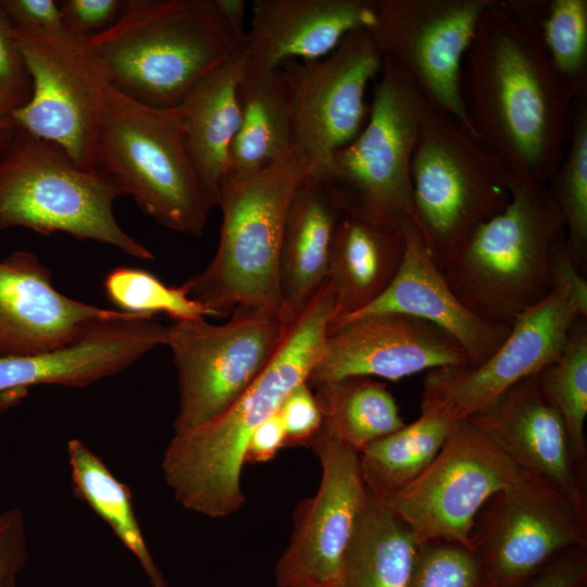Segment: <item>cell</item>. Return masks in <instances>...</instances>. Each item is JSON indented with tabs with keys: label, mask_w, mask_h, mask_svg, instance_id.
<instances>
[{
	"label": "cell",
	"mask_w": 587,
	"mask_h": 587,
	"mask_svg": "<svg viewBox=\"0 0 587 587\" xmlns=\"http://www.w3.org/2000/svg\"><path fill=\"white\" fill-rule=\"evenodd\" d=\"M313 387L321 429L358 453L405 424L387 386L372 377H347Z\"/></svg>",
	"instance_id": "31"
},
{
	"label": "cell",
	"mask_w": 587,
	"mask_h": 587,
	"mask_svg": "<svg viewBox=\"0 0 587 587\" xmlns=\"http://www.w3.org/2000/svg\"><path fill=\"white\" fill-rule=\"evenodd\" d=\"M126 1H59L64 28L84 36H93L111 27L121 16Z\"/></svg>",
	"instance_id": "40"
},
{
	"label": "cell",
	"mask_w": 587,
	"mask_h": 587,
	"mask_svg": "<svg viewBox=\"0 0 587 587\" xmlns=\"http://www.w3.org/2000/svg\"><path fill=\"white\" fill-rule=\"evenodd\" d=\"M240 123L225 179H243L294 155L283 68L247 71L238 87Z\"/></svg>",
	"instance_id": "27"
},
{
	"label": "cell",
	"mask_w": 587,
	"mask_h": 587,
	"mask_svg": "<svg viewBox=\"0 0 587 587\" xmlns=\"http://www.w3.org/2000/svg\"><path fill=\"white\" fill-rule=\"evenodd\" d=\"M247 72L242 45L172 107L211 209L217 207L240 123L238 87Z\"/></svg>",
	"instance_id": "24"
},
{
	"label": "cell",
	"mask_w": 587,
	"mask_h": 587,
	"mask_svg": "<svg viewBox=\"0 0 587 587\" xmlns=\"http://www.w3.org/2000/svg\"><path fill=\"white\" fill-rule=\"evenodd\" d=\"M528 24L574 100L587 99V0H504Z\"/></svg>",
	"instance_id": "32"
},
{
	"label": "cell",
	"mask_w": 587,
	"mask_h": 587,
	"mask_svg": "<svg viewBox=\"0 0 587 587\" xmlns=\"http://www.w3.org/2000/svg\"><path fill=\"white\" fill-rule=\"evenodd\" d=\"M10 587H17V586H16V582L13 583V584H11Z\"/></svg>",
	"instance_id": "47"
},
{
	"label": "cell",
	"mask_w": 587,
	"mask_h": 587,
	"mask_svg": "<svg viewBox=\"0 0 587 587\" xmlns=\"http://www.w3.org/2000/svg\"><path fill=\"white\" fill-rule=\"evenodd\" d=\"M482 511L472 544L492 587H523L587 547V515L542 480L501 491Z\"/></svg>",
	"instance_id": "16"
},
{
	"label": "cell",
	"mask_w": 587,
	"mask_h": 587,
	"mask_svg": "<svg viewBox=\"0 0 587 587\" xmlns=\"http://www.w3.org/2000/svg\"><path fill=\"white\" fill-rule=\"evenodd\" d=\"M403 232V259L391 284L367 308L342 320L382 312L421 319L455 339L465 350L470 367L482 364L504 341L512 327L484 321L470 311L446 283L416 226L410 223Z\"/></svg>",
	"instance_id": "23"
},
{
	"label": "cell",
	"mask_w": 587,
	"mask_h": 587,
	"mask_svg": "<svg viewBox=\"0 0 587 587\" xmlns=\"http://www.w3.org/2000/svg\"><path fill=\"white\" fill-rule=\"evenodd\" d=\"M285 433V447L310 446L322 426V414L308 382L294 388L278 409Z\"/></svg>",
	"instance_id": "38"
},
{
	"label": "cell",
	"mask_w": 587,
	"mask_h": 587,
	"mask_svg": "<svg viewBox=\"0 0 587 587\" xmlns=\"http://www.w3.org/2000/svg\"><path fill=\"white\" fill-rule=\"evenodd\" d=\"M407 587H492L477 553L447 541L420 545Z\"/></svg>",
	"instance_id": "36"
},
{
	"label": "cell",
	"mask_w": 587,
	"mask_h": 587,
	"mask_svg": "<svg viewBox=\"0 0 587 587\" xmlns=\"http://www.w3.org/2000/svg\"><path fill=\"white\" fill-rule=\"evenodd\" d=\"M16 110L13 101L0 92V120L12 117L13 112Z\"/></svg>",
	"instance_id": "46"
},
{
	"label": "cell",
	"mask_w": 587,
	"mask_h": 587,
	"mask_svg": "<svg viewBox=\"0 0 587 587\" xmlns=\"http://www.w3.org/2000/svg\"><path fill=\"white\" fill-rule=\"evenodd\" d=\"M292 321L277 310L240 305L222 324L202 317L167 325L178 390L173 433L227 410L268 364Z\"/></svg>",
	"instance_id": "10"
},
{
	"label": "cell",
	"mask_w": 587,
	"mask_h": 587,
	"mask_svg": "<svg viewBox=\"0 0 587 587\" xmlns=\"http://www.w3.org/2000/svg\"><path fill=\"white\" fill-rule=\"evenodd\" d=\"M15 32L33 85L29 101L12 114L15 125L57 143L79 167L97 168L101 113L113 86L104 62L88 36L66 28Z\"/></svg>",
	"instance_id": "12"
},
{
	"label": "cell",
	"mask_w": 587,
	"mask_h": 587,
	"mask_svg": "<svg viewBox=\"0 0 587 587\" xmlns=\"http://www.w3.org/2000/svg\"><path fill=\"white\" fill-rule=\"evenodd\" d=\"M563 230L547 186L513 179L507 207L477 227L439 270L475 315L512 327L551 290L550 250Z\"/></svg>",
	"instance_id": "4"
},
{
	"label": "cell",
	"mask_w": 587,
	"mask_h": 587,
	"mask_svg": "<svg viewBox=\"0 0 587 587\" xmlns=\"http://www.w3.org/2000/svg\"><path fill=\"white\" fill-rule=\"evenodd\" d=\"M419 548L408 526L369 494L332 587H407Z\"/></svg>",
	"instance_id": "28"
},
{
	"label": "cell",
	"mask_w": 587,
	"mask_h": 587,
	"mask_svg": "<svg viewBox=\"0 0 587 587\" xmlns=\"http://www.w3.org/2000/svg\"><path fill=\"white\" fill-rule=\"evenodd\" d=\"M74 494L104 521L137 559L151 587H170L141 532L128 486L78 438L66 444Z\"/></svg>",
	"instance_id": "29"
},
{
	"label": "cell",
	"mask_w": 587,
	"mask_h": 587,
	"mask_svg": "<svg viewBox=\"0 0 587 587\" xmlns=\"http://www.w3.org/2000/svg\"><path fill=\"white\" fill-rule=\"evenodd\" d=\"M307 175L304 164L291 157L257 175L224 180L217 203L222 212L217 250L202 271L183 283L208 316H229L240 305L283 313L284 226Z\"/></svg>",
	"instance_id": "5"
},
{
	"label": "cell",
	"mask_w": 587,
	"mask_h": 587,
	"mask_svg": "<svg viewBox=\"0 0 587 587\" xmlns=\"http://www.w3.org/2000/svg\"><path fill=\"white\" fill-rule=\"evenodd\" d=\"M587 316V282L553 283L538 303L522 314L498 349L482 364L426 372L421 410L454 421L489 409L520 380L539 373L562 353L571 328Z\"/></svg>",
	"instance_id": "13"
},
{
	"label": "cell",
	"mask_w": 587,
	"mask_h": 587,
	"mask_svg": "<svg viewBox=\"0 0 587 587\" xmlns=\"http://www.w3.org/2000/svg\"><path fill=\"white\" fill-rule=\"evenodd\" d=\"M310 447L321 482L294 510L289 542L274 567L278 587H332L369 499L355 450L322 429Z\"/></svg>",
	"instance_id": "17"
},
{
	"label": "cell",
	"mask_w": 587,
	"mask_h": 587,
	"mask_svg": "<svg viewBox=\"0 0 587 587\" xmlns=\"http://www.w3.org/2000/svg\"><path fill=\"white\" fill-rule=\"evenodd\" d=\"M469 365L462 346L435 325L400 313H371L328 327L308 384L347 377L396 382L420 372Z\"/></svg>",
	"instance_id": "18"
},
{
	"label": "cell",
	"mask_w": 587,
	"mask_h": 587,
	"mask_svg": "<svg viewBox=\"0 0 587 587\" xmlns=\"http://www.w3.org/2000/svg\"><path fill=\"white\" fill-rule=\"evenodd\" d=\"M520 467L545 482L587 515L585 475L573 460L563 422L541 391L538 373L471 416Z\"/></svg>",
	"instance_id": "20"
},
{
	"label": "cell",
	"mask_w": 587,
	"mask_h": 587,
	"mask_svg": "<svg viewBox=\"0 0 587 587\" xmlns=\"http://www.w3.org/2000/svg\"><path fill=\"white\" fill-rule=\"evenodd\" d=\"M32 78L20 48L15 26L0 3V92L9 97L16 109L32 96Z\"/></svg>",
	"instance_id": "37"
},
{
	"label": "cell",
	"mask_w": 587,
	"mask_h": 587,
	"mask_svg": "<svg viewBox=\"0 0 587 587\" xmlns=\"http://www.w3.org/2000/svg\"><path fill=\"white\" fill-rule=\"evenodd\" d=\"M13 25L26 30L64 28L59 2L54 0H0Z\"/></svg>",
	"instance_id": "41"
},
{
	"label": "cell",
	"mask_w": 587,
	"mask_h": 587,
	"mask_svg": "<svg viewBox=\"0 0 587 587\" xmlns=\"http://www.w3.org/2000/svg\"><path fill=\"white\" fill-rule=\"evenodd\" d=\"M404 245L403 229H386L351 215L340 216L328 257L327 280L335 298L330 323L364 310L384 294L399 271Z\"/></svg>",
	"instance_id": "26"
},
{
	"label": "cell",
	"mask_w": 587,
	"mask_h": 587,
	"mask_svg": "<svg viewBox=\"0 0 587 587\" xmlns=\"http://www.w3.org/2000/svg\"><path fill=\"white\" fill-rule=\"evenodd\" d=\"M334 316V292L326 280L290 323L250 387L215 419L173 434L161 469L182 507L211 519L229 516L242 508L241 471L250 436L278 411L294 388L308 382Z\"/></svg>",
	"instance_id": "2"
},
{
	"label": "cell",
	"mask_w": 587,
	"mask_h": 587,
	"mask_svg": "<svg viewBox=\"0 0 587 587\" xmlns=\"http://www.w3.org/2000/svg\"><path fill=\"white\" fill-rule=\"evenodd\" d=\"M536 480L477 425L460 420L429 466L404 489L379 500L420 545L447 541L473 550V528L485 504L501 491Z\"/></svg>",
	"instance_id": "11"
},
{
	"label": "cell",
	"mask_w": 587,
	"mask_h": 587,
	"mask_svg": "<svg viewBox=\"0 0 587 587\" xmlns=\"http://www.w3.org/2000/svg\"><path fill=\"white\" fill-rule=\"evenodd\" d=\"M285 445L286 433L277 411L253 430L246 448L245 463L271 461Z\"/></svg>",
	"instance_id": "43"
},
{
	"label": "cell",
	"mask_w": 587,
	"mask_h": 587,
	"mask_svg": "<svg viewBox=\"0 0 587 587\" xmlns=\"http://www.w3.org/2000/svg\"><path fill=\"white\" fill-rule=\"evenodd\" d=\"M215 3L230 26L241 35L245 28L246 3L242 0H215Z\"/></svg>",
	"instance_id": "44"
},
{
	"label": "cell",
	"mask_w": 587,
	"mask_h": 587,
	"mask_svg": "<svg viewBox=\"0 0 587 587\" xmlns=\"http://www.w3.org/2000/svg\"><path fill=\"white\" fill-rule=\"evenodd\" d=\"M379 74L364 126L319 179L342 214L402 230L414 224L411 164L428 102L389 59Z\"/></svg>",
	"instance_id": "8"
},
{
	"label": "cell",
	"mask_w": 587,
	"mask_h": 587,
	"mask_svg": "<svg viewBox=\"0 0 587 587\" xmlns=\"http://www.w3.org/2000/svg\"><path fill=\"white\" fill-rule=\"evenodd\" d=\"M97 162L160 225L203 235L212 209L173 108L140 103L112 86L101 113Z\"/></svg>",
	"instance_id": "7"
},
{
	"label": "cell",
	"mask_w": 587,
	"mask_h": 587,
	"mask_svg": "<svg viewBox=\"0 0 587 587\" xmlns=\"http://www.w3.org/2000/svg\"><path fill=\"white\" fill-rule=\"evenodd\" d=\"M245 38L215 0H127L111 27L89 37L113 87L154 108L178 104Z\"/></svg>",
	"instance_id": "3"
},
{
	"label": "cell",
	"mask_w": 587,
	"mask_h": 587,
	"mask_svg": "<svg viewBox=\"0 0 587 587\" xmlns=\"http://www.w3.org/2000/svg\"><path fill=\"white\" fill-rule=\"evenodd\" d=\"M118 313L58 290L50 268L30 251L0 259V358L60 347L93 321Z\"/></svg>",
	"instance_id": "21"
},
{
	"label": "cell",
	"mask_w": 587,
	"mask_h": 587,
	"mask_svg": "<svg viewBox=\"0 0 587 587\" xmlns=\"http://www.w3.org/2000/svg\"><path fill=\"white\" fill-rule=\"evenodd\" d=\"M342 213L317 177L307 175L286 215L280 250L284 316L292 321L327 280L328 257Z\"/></svg>",
	"instance_id": "25"
},
{
	"label": "cell",
	"mask_w": 587,
	"mask_h": 587,
	"mask_svg": "<svg viewBox=\"0 0 587 587\" xmlns=\"http://www.w3.org/2000/svg\"><path fill=\"white\" fill-rule=\"evenodd\" d=\"M103 289L110 302L121 312L154 316L164 313L173 321L208 316L183 284L166 285L145 270L116 266L105 274Z\"/></svg>",
	"instance_id": "35"
},
{
	"label": "cell",
	"mask_w": 587,
	"mask_h": 587,
	"mask_svg": "<svg viewBox=\"0 0 587 587\" xmlns=\"http://www.w3.org/2000/svg\"><path fill=\"white\" fill-rule=\"evenodd\" d=\"M123 196L101 167L82 168L57 143L21 128L0 155V230L64 233L151 261L153 253L115 218L113 204Z\"/></svg>",
	"instance_id": "6"
},
{
	"label": "cell",
	"mask_w": 587,
	"mask_h": 587,
	"mask_svg": "<svg viewBox=\"0 0 587 587\" xmlns=\"http://www.w3.org/2000/svg\"><path fill=\"white\" fill-rule=\"evenodd\" d=\"M167 325L154 315L121 312L90 323L60 347L0 358V412L17 405L32 387H85L116 375L165 346Z\"/></svg>",
	"instance_id": "19"
},
{
	"label": "cell",
	"mask_w": 587,
	"mask_h": 587,
	"mask_svg": "<svg viewBox=\"0 0 587 587\" xmlns=\"http://www.w3.org/2000/svg\"><path fill=\"white\" fill-rule=\"evenodd\" d=\"M542 394L560 415L567 435L571 454L585 471L587 448V324L579 317L570 330L560 357L538 373Z\"/></svg>",
	"instance_id": "33"
},
{
	"label": "cell",
	"mask_w": 587,
	"mask_h": 587,
	"mask_svg": "<svg viewBox=\"0 0 587 587\" xmlns=\"http://www.w3.org/2000/svg\"><path fill=\"white\" fill-rule=\"evenodd\" d=\"M411 180L414 225L441 267L507 207L513 177L478 138L427 103Z\"/></svg>",
	"instance_id": "9"
},
{
	"label": "cell",
	"mask_w": 587,
	"mask_h": 587,
	"mask_svg": "<svg viewBox=\"0 0 587 587\" xmlns=\"http://www.w3.org/2000/svg\"><path fill=\"white\" fill-rule=\"evenodd\" d=\"M26 522L18 508L0 512V587H10L28 561Z\"/></svg>",
	"instance_id": "39"
},
{
	"label": "cell",
	"mask_w": 587,
	"mask_h": 587,
	"mask_svg": "<svg viewBox=\"0 0 587 587\" xmlns=\"http://www.w3.org/2000/svg\"><path fill=\"white\" fill-rule=\"evenodd\" d=\"M376 8L371 0H257L242 43L247 71L323 59L350 33L372 29Z\"/></svg>",
	"instance_id": "22"
},
{
	"label": "cell",
	"mask_w": 587,
	"mask_h": 587,
	"mask_svg": "<svg viewBox=\"0 0 587 587\" xmlns=\"http://www.w3.org/2000/svg\"><path fill=\"white\" fill-rule=\"evenodd\" d=\"M457 422L421 410L416 421L365 447L359 459L369 494L383 500L410 485L433 462Z\"/></svg>",
	"instance_id": "30"
},
{
	"label": "cell",
	"mask_w": 587,
	"mask_h": 587,
	"mask_svg": "<svg viewBox=\"0 0 587 587\" xmlns=\"http://www.w3.org/2000/svg\"><path fill=\"white\" fill-rule=\"evenodd\" d=\"M523 587H587L586 549L562 555Z\"/></svg>",
	"instance_id": "42"
},
{
	"label": "cell",
	"mask_w": 587,
	"mask_h": 587,
	"mask_svg": "<svg viewBox=\"0 0 587 587\" xmlns=\"http://www.w3.org/2000/svg\"><path fill=\"white\" fill-rule=\"evenodd\" d=\"M462 93L475 136L513 179L547 186L566 149L574 98L530 26L489 0L464 57Z\"/></svg>",
	"instance_id": "1"
},
{
	"label": "cell",
	"mask_w": 587,
	"mask_h": 587,
	"mask_svg": "<svg viewBox=\"0 0 587 587\" xmlns=\"http://www.w3.org/2000/svg\"><path fill=\"white\" fill-rule=\"evenodd\" d=\"M488 1L378 0L371 29L383 58L405 73L432 108L473 136L462 67Z\"/></svg>",
	"instance_id": "15"
},
{
	"label": "cell",
	"mask_w": 587,
	"mask_h": 587,
	"mask_svg": "<svg viewBox=\"0 0 587 587\" xmlns=\"http://www.w3.org/2000/svg\"><path fill=\"white\" fill-rule=\"evenodd\" d=\"M17 126L12 117L0 120V155L12 140Z\"/></svg>",
	"instance_id": "45"
},
{
	"label": "cell",
	"mask_w": 587,
	"mask_h": 587,
	"mask_svg": "<svg viewBox=\"0 0 587 587\" xmlns=\"http://www.w3.org/2000/svg\"><path fill=\"white\" fill-rule=\"evenodd\" d=\"M563 220L569 252L582 274L587 265V99L574 101L570 139L547 185Z\"/></svg>",
	"instance_id": "34"
},
{
	"label": "cell",
	"mask_w": 587,
	"mask_h": 587,
	"mask_svg": "<svg viewBox=\"0 0 587 587\" xmlns=\"http://www.w3.org/2000/svg\"><path fill=\"white\" fill-rule=\"evenodd\" d=\"M383 55L371 29L350 33L327 57L282 66L289 98L292 150L308 174L321 178L334 154L364 126L365 92Z\"/></svg>",
	"instance_id": "14"
}]
</instances>
